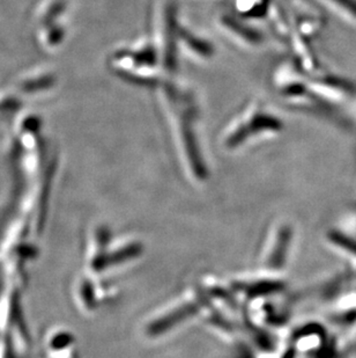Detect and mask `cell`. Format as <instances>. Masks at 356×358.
Masks as SVG:
<instances>
[{
  "mask_svg": "<svg viewBox=\"0 0 356 358\" xmlns=\"http://www.w3.org/2000/svg\"><path fill=\"white\" fill-rule=\"evenodd\" d=\"M327 3L339 15L356 22V0H327Z\"/></svg>",
  "mask_w": 356,
  "mask_h": 358,
  "instance_id": "1",
  "label": "cell"
}]
</instances>
